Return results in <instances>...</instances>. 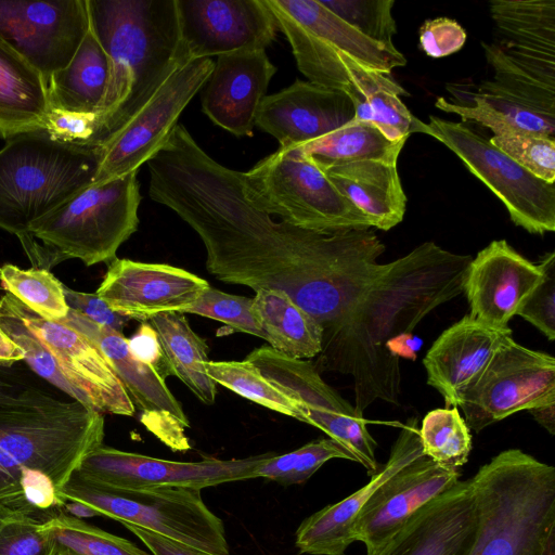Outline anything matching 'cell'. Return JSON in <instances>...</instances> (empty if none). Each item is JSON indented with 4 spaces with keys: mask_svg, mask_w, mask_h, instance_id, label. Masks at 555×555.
Returning a JSON list of instances; mask_svg holds the SVG:
<instances>
[{
    "mask_svg": "<svg viewBox=\"0 0 555 555\" xmlns=\"http://www.w3.org/2000/svg\"><path fill=\"white\" fill-rule=\"evenodd\" d=\"M103 438V414L61 391L31 384L0 398V524L62 511V488Z\"/></svg>",
    "mask_w": 555,
    "mask_h": 555,
    "instance_id": "cell-1",
    "label": "cell"
},
{
    "mask_svg": "<svg viewBox=\"0 0 555 555\" xmlns=\"http://www.w3.org/2000/svg\"><path fill=\"white\" fill-rule=\"evenodd\" d=\"M89 25L109 62L99 112L101 143L135 114L180 66L176 0H87Z\"/></svg>",
    "mask_w": 555,
    "mask_h": 555,
    "instance_id": "cell-2",
    "label": "cell"
},
{
    "mask_svg": "<svg viewBox=\"0 0 555 555\" xmlns=\"http://www.w3.org/2000/svg\"><path fill=\"white\" fill-rule=\"evenodd\" d=\"M472 478L478 529L468 555H541L555 528V467L508 449Z\"/></svg>",
    "mask_w": 555,
    "mask_h": 555,
    "instance_id": "cell-3",
    "label": "cell"
},
{
    "mask_svg": "<svg viewBox=\"0 0 555 555\" xmlns=\"http://www.w3.org/2000/svg\"><path fill=\"white\" fill-rule=\"evenodd\" d=\"M138 171L90 184L31 224L24 251L34 268L51 270L79 259L86 266L111 262L138 229L141 202Z\"/></svg>",
    "mask_w": 555,
    "mask_h": 555,
    "instance_id": "cell-4",
    "label": "cell"
},
{
    "mask_svg": "<svg viewBox=\"0 0 555 555\" xmlns=\"http://www.w3.org/2000/svg\"><path fill=\"white\" fill-rule=\"evenodd\" d=\"M99 146L65 144L47 132L10 138L0 150V229L30 236L33 223L93 182Z\"/></svg>",
    "mask_w": 555,
    "mask_h": 555,
    "instance_id": "cell-5",
    "label": "cell"
},
{
    "mask_svg": "<svg viewBox=\"0 0 555 555\" xmlns=\"http://www.w3.org/2000/svg\"><path fill=\"white\" fill-rule=\"evenodd\" d=\"M241 180L246 198L256 208L289 224L319 232L373 227L299 146L279 147L241 172Z\"/></svg>",
    "mask_w": 555,
    "mask_h": 555,
    "instance_id": "cell-6",
    "label": "cell"
},
{
    "mask_svg": "<svg viewBox=\"0 0 555 555\" xmlns=\"http://www.w3.org/2000/svg\"><path fill=\"white\" fill-rule=\"evenodd\" d=\"M61 496L89 506L99 516L159 533L208 555H230L223 522L206 506L201 490L116 489L87 481L74 472Z\"/></svg>",
    "mask_w": 555,
    "mask_h": 555,
    "instance_id": "cell-7",
    "label": "cell"
},
{
    "mask_svg": "<svg viewBox=\"0 0 555 555\" xmlns=\"http://www.w3.org/2000/svg\"><path fill=\"white\" fill-rule=\"evenodd\" d=\"M264 2L287 38L299 72L312 83L343 91L349 83L345 56L385 73L406 64L398 49L365 38L320 0Z\"/></svg>",
    "mask_w": 555,
    "mask_h": 555,
    "instance_id": "cell-8",
    "label": "cell"
},
{
    "mask_svg": "<svg viewBox=\"0 0 555 555\" xmlns=\"http://www.w3.org/2000/svg\"><path fill=\"white\" fill-rule=\"evenodd\" d=\"M421 132L452 151L504 204L516 225L541 235L555 230V183L537 178L464 122L430 115Z\"/></svg>",
    "mask_w": 555,
    "mask_h": 555,
    "instance_id": "cell-9",
    "label": "cell"
},
{
    "mask_svg": "<svg viewBox=\"0 0 555 555\" xmlns=\"http://www.w3.org/2000/svg\"><path fill=\"white\" fill-rule=\"evenodd\" d=\"M250 361L276 388L297 402L302 422L324 431L341 444L370 476L379 470L377 443L354 405L326 384L315 364L286 357L269 345L254 349Z\"/></svg>",
    "mask_w": 555,
    "mask_h": 555,
    "instance_id": "cell-10",
    "label": "cell"
},
{
    "mask_svg": "<svg viewBox=\"0 0 555 555\" xmlns=\"http://www.w3.org/2000/svg\"><path fill=\"white\" fill-rule=\"evenodd\" d=\"M214 66L211 59H199L176 69L135 114L99 145V166L91 184L138 171L153 158Z\"/></svg>",
    "mask_w": 555,
    "mask_h": 555,
    "instance_id": "cell-11",
    "label": "cell"
},
{
    "mask_svg": "<svg viewBox=\"0 0 555 555\" xmlns=\"http://www.w3.org/2000/svg\"><path fill=\"white\" fill-rule=\"evenodd\" d=\"M555 403V359L507 336L460 403L464 420L479 433L530 409Z\"/></svg>",
    "mask_w": 555,
    "mask_h": 555,
    "instance_id": "cell-12",
    "label": "cell"
},
{
    "mask_svg": "<svg viewBox=\"0 0 555 555\" xmlns=\"http://www.w3.org/2000/svg\"><path fill=\"white\" fill-rule=\"evenodd\" d=\"M273 454L270 452L244 459L210 457L198 462H177L101 444L83 459L75 474L87 481L116 489L202 490L224 482L256 478V469Z\"/></svg>",
    "mask_w": 555,
    "mask_h": 555,
    "instance_id": "cell-13",
    "label": "cell"
},
{
    "mask_svg": "<svg viewBox=\"0 0 555 555\" xmlns=\"http://www.w3.org/2000/svg\"><path fill=\"white\" fill-rule=\"evenodd\" d=\"M56 322L80 332L98 347L134 408L141 411L140 421L147 430L173 451L191 448L185 435L190 423L180 402L156 370L131 353L122 333L99 325L70 308L67 315Z\"/></svg>",
    "mask_w": 555,
    "mask_h": 555,
    "instance_id": "cell-14",
    "label": "cell"
},
{
    "mask_svg": "<svg viewBox=\"0 0 555 555\" xmlns=\"http://www.w3.org/2000/svg\"><path fill=\"white\" fill-rule=\"evenodd\" d=\"M0 299L52 354L80 402L101 414L134 415L121 380L91 340L67 325L39 317L9 293Z\"/></svg>",
    "mask_w": 555,
    "mask_h": 555,
    "instance_id": "cell-15",
    "label": "cell"
},
{
    "mask_svg": "<svg viewBox=\"0 0 555 555\" xmlns=\"http://www.w3.org/2000/svg\"><path fill=\"white\" fill-rule=\"evenodd\" d=\"M89 29L87 0H0V38L49 80Z\"/></svg>",
    "mask_w": 555,
    "mask_h": 555,
    "instance_id": "cell-16",
    "label": "cell"
},
{
    "mask_svg": "<svg viewBox=\"0 0 555 555\" xmlns=\"http://www.w3.org/2000/svg\"><path fill=\"white\" fill-rule=\"evenodd\" d=\"M176 4L190 61L266 50L279 30L264 0H176Z\"/></svg>",
    "mask_w": 555,
    "mask_h": 555,
    "instance_id": "cell-17",
    "label": "cell"
},
{
    "mask_svg": "<svg viewBox=\"0 0 555 555\" xmlns=\"http://www.w3.org/2000/svg\"><path fill=\"white\" fill-rule=\"evenodd\" d=\"M460 470L443 467L423 453L387 479L363 506L353 524L354 541L366 555L380 548L408 520L460 480Z\"/></svg>",
    "mask_w": 555,
    "mask_h": 555,
    "instance_id": "cell-18",
    "label": "cell"
},
{
    "mask_svg": "<svg viewBox=\"0 0 555 555\" xmlns=\"http://www.w3.org/2000/svg\"><path fill=\"white\" fill-rule=\"evenodd\" d=\"M208 287L205 279L178 267L115 258L95 294L115 312L147 321L162 312L183 313Z\"/></svg>",
    "mask_w": 555,
    "mask_h": 555,
    "instance_id": "cell-19",
    "label": "cell"
},
{
    "mask_svg": "<svg viewBox=\"0 0 555 555\" xmlns=\"http://www.w3.org/2000/svg\"><path fill=\"white\" fill-rule=\"evenodd\" d=\"M542 279L540 263L526 259L505 240L492 241L467 268L468 315L490 328L511 330L508 322Z\"/></svg>",
    "mask_w": 555,
    "mask_h": 555,
    "instance_id": "cell-20",
    "label": "cell"
},
{
    "mask_svg": "<svg viewBox=\"0 0 555 555\" xmlns=\"http://www.w3.org/2000/svg\"><path fill=\"white\" fill-rule=\"evenodd\" d=\"M478 529L473 478L436 496L371 555H468Z\"/></svg>",
    "mask_w": 555,
    "mask_h": 555,
    "instance_id": "cell-21",
    "label": "cell"
},
{
    "mask_svg": "<svg viewBox=\"0 0 555 555\" xmlns=\"http://www.w3.org/2000/svg\"><path fill=\"white\" fill-rule=\"evenodd\" d=\"M353 118V105L344 91L297 79L266 95L256 126L287 149L315 141Z\"/></svg>",
    "mask_w": 555,
    "mask_h": 555,
    "instance_id": "cell-22",
    "label": "cell"
},
{
    "mask_svg": "<svg viewBox=\"0 0 555 555\" xmlns=\"http://www.w3.org/2000/svg\"><path fill=\"white\" fill-rule=\"evenodd\" d=\"M275 72L266 50L219 55L203 86V112L228 132L251 137L258 109Z\"/></svg>",
    "mask_w": 555,
    "mask_h": 555,
    "instance_id": "cell-23",
    "label": "cell"
},
{
    "mask_svg": "<svg viewBox=\"0 0 555 555\" xmlns=\"http://www.w3.org/2000/svg\"><path fill=\"white\" fill-rule=\"evenodd\" d=\"M417 417L409 418L391 447L387 462L370 481L344 500L307 517L295 534L300 554L344 555L353 538V524L376 490L401 467L423 453Z\"/></svg>",
    "mask_w": 555,
    "mask_h": 555,
    "instance_id": "cell-24",
    "label": "cell"
},
{
    "mask_svg": "<svg viewBox=\"0 0 555 555\" xmlns=\"http://www.w3.org/2000/svg\"><path fill=\"white\" fill-rule=\"evenodd\" d=\"M512 330L496 331L468 314L442 332L423 364L427 384L439 391L447 408L459 406Z\"/></svg>",
    "mask_w": 555,
    "mask_h": 555,
    "instance_id": "cell-25",
    "label": "cell"
},
{
    "mask_svg": "<svg viewBox=\"0 0 555 555\" xmlns=\"http://www.w3.org/2000/svg\"><path fill=\"white\" fill-rule=\"evenodd\" d=\"M397 162L398 158L365 159L322 170L374 228L388 231L402 221L406 209Z\"/></svg>",
    "mask_w": 555,
    "mask_h": 555,
    "instance_id": "cell-26",
    "label": "cell"
},
{
    "mask_svg": "<svg viewBox=\"0 0 555 555\" xmlns=\"http://www.w3.org/2000/svg\"><path fill=\"white\" fill-rule=\"evenodd\" d=\"M454 94L449 101L439 96L435 106L489 128L494 134L507 132L535 133L555 137V115L541 112L492 88L486 80L476 89L450 87Z\"/></svg>",
    "mask_w": 555,
    "mask_h": 555,
    "instance_id": "cell-27",
    "label": "cell"
},
{
    "mask_svg": "<svg viewBox=\"0 0 555 555\" xmlns=\"http://www.w3.org/2000/svg\"><path fill=\"white\" fill-rule=\"evenodd\" d=\"M349 83L343 90L350 99L354 119L375 126L388 140L408 139L421 132L423 121L414 117L401 100L409 95L391 76L345 59Z\"/></svg>",
    "mask_w": 555,
    "mask_h": 555,
    "instance_id": "cell-28",
    "label": "cell"
},
{
    "mask_svg": "<svg viewBox=\"0 0 555 555\" xmlns=\"http://www.w3.org/2000/svg\"><path fill=\"white\" fill-rule=\"evenodd\" d=\"M48 111L47 80L0 38V137L43 131Z\"/></svg>",
    "mask_w": 555,
    "mask_h": 555,
    "instance_id": "cell-29",
    "label": "cell"
},
{
    "mask_svg": "<svg viewBox=\"0 0 555 555\" xmlns=\"http://www.w3.org/2000/svg\"><path fill=\"white\" fill-rule=\"evenodd\" d=\"M495 43L513 56L555 61V0H491Z\"/></svg>",
    "mask_w": 555,
    "mask_h": 555,
    "instance_id": "cell-30",
    "label": "cell"
},
{
    "mask_svg": "<svg viewBox=\"0 0 555 555\" xmlns=\"http://www.w3.org/2000/svg\"><path fill=\"white\" fill-rule=\"evenodd\" d=\"M108 80V57L89 25L70 62L48 80L49 108L98 113Z\"/></svg>",
    "mask_w": 555,
    "mask_h": 555,
    "instance_id": "cell-31",
    "label": "cell"
},
{
    "mask_svg": "<svg viewBox=\"0 0 555 555\" xmlns=\"http://www.w3.org/2000/svg\"><path fill=\"white\" fill-rule=\"evenodd\" d=\"M253 310L264 340L275 351L300 360L321 353L322 327L284 292L257 291Z\"/></svg>",
    "mask_w": 555,
    "mask_h": 555,
    "instance_id": "cell-32",
    "label": "cell"
},
{
    "mask_svg": "<svg viewBox=\"0 0 555 555\" xmlns=\"http://www.w3.org/2000/svg\"><path fill=\"white\" fill-rule=\"evenodd\" d=\"M156 331L171 375L180 378L205 404L216 400V383L208 376L205 362L208 346L190 326L184 313L162 312L147 320Z\"/></svg>",
    "mask_w": 555,
    "mask_h": 555,
    "instance_id": "cell-33",
    "label": "cell"
},
{
    "mask_svg": "<svg viewBox=\"0 0 555 555\" xmlns=\"http://www.w3.org/2000/svg\"><path fill=\"white\" fill-rule=\"evenodd\" d=\"M408 139L388 140L375 126L354 118L310 143L300 145L321 169L365 159L399 158Z\"/></svg>",
    "mask_w": 555,
    "mask_h": 555,
    "instance_id": "cell-34",
    "label": "cell"
},
{
    "mask_svg": "<svg viewBox=\"0 0 555 555\" xmlns=\"http://www.w3.org/2000/svg\"><path fill=\"white\" fill-rule=\"evenodd\" d=\"M493 72L486 80L495 90L550 115H555V69L517 62L495 43H481Z\"/></svg>",
    "mask_w": 555,
    "mask_h": 555,
    "instance_id": "cell-35",
    "label": "cell"
},
{
    "mask_svg": "<svg viewBox=\"0 0 555 555\" xmlns=\"http://www.w3.org/2000/svg\"><path fill=\"white\" fill-rule=\"evenodd\" d=\"M204 366L216 384L259 405L302 422L297 402L267 380L250 361L209 360Z\"/></svg>",
    "mask_w": 555,
    "mask_h": 555,
    "instance_id": "cell-36",
    "label": "cell"
},
{
    "mask_svg": "<svg viewBox=\"0 0 555 555\" xmlns=\"http://www.w3.org/2000/svg\"><path fill=\"white\" fill-rule=\"evenodd\" d=\"M0 284L7 293L46 320L60 321L69 311L64 285L49 270L21 269L5 263L0 267Z\"/></svg>",
    "mask_w": 555,
    "mask_h": 555,
    "instance_id": "cell-37",
    "label": "cell"
},
{
    "mask_svg": "<svg viewBox=\"0 0 555 555\" xmlns=\"http://www.w3.org/2000/svg\"><path fill=\"white\" fill-rule=\"evenodd\" d=\"M420 440L424 454L443 467L459 470L468 461L472 435L457 406L429 411Z\"/></svg>",
    "mask_w": 555,
    "mask_h": 555,
    "instance_id": "cell-38",
    "label": "cell"
},
{
    "mask_svg": "<svg viewBox=\"0 0 555 555\" xmlns=\"http://www.w3.org/2000/svg\"><path fill=\"white\" fill-rule=\"evenodd\" d=\"M55 551L77 555H152L124 538L106 532L64 509L43 522Z\"/></svg>",
    "mask_w": 555,
    "mask_h": 555,
    "instance_id": "cell-39",
    "label": "cell"
},
{
    "mask_svg": "<svg viewBox=\"0 0 555 555\" xmlns=\"http://www.w3.org/2000/svg\"><path fill=\"white\" fill-rule=\"evenodd\" d=\"M332 459L356 462L351 453L337 441L323 438L282 455L274 453L256 469V478L263 477L283 486L300 485Z\"/></svg>",
    "mask_w": 555,
    "mask_h": 555,
    "instance_id": "cell-40",
    "label": "cell"
},
{
    "mask_svg": "<svg viewBox=\"0 0 555 555\" xmlns=\"http://www.w3.org/2000/svg\"><path fill=\"white\" fill-rule=\"evenodd\" d=\"M332 13L363 35L388 49H396L393 0H320Z\"/></svg>",
    "mask_w": 555,
    "mask_h": 555,
    "instance_id": "cell-41",
    "label": "cell"
},
{
    "mask_svg": "<svg viewBox=\"0 0 555 555\" xmlns=\"http://www.w3.org/2000/svg\"><path fill=\"white\" fill-rule=\"evenodd\" d=\"M0 325L23 349L24 361H26L36 375L49 383L53 388L79 401L76 391L60 371L52 354L1 299Z\"/></svg>",
    "mask_w": 555,
    "mask_h": 555,
    "instance_id": "cell-42",
    "label": "cell"
},
{
    "mask_svg": "<svg viewBox=\"0 0 555 555\" xmlns=\"http://www.w3.org/2000/svg\"><path fill=\"white\" fill-rule=\"evenodd\" d=\"M489 141L537 178L555 183V138L507 132L494 134Z\"/></svg>",
    "mask_w": 555,
    "mask_h": 555,
    "instance_id": "cell-43",
    "label": "cell"
},
{
    "mask_svg": "<svg viewBox=\"0 0 555 555\" xmlns=\"http://www.w3.org/2000/svg\"><path fill=\"white\" fill-rule=\"evenodd\" d=\"M183 313L217 320L233 331L264 339L253 310V298L227 294L209 286Z\"/></svg>",
    "mask_w": 555,
    "mask_h": 555,
    "instance_id": "cell-44",
    "label": "cell"
},
{
    "mask_svg": "<svg viewBox=\"0 0 555 555\" xmlns=\"http://www.w3.org/2000/svg\"><path fill=\"white\" fill-rule=\"evenodd\" d=\"M54 541L44 524L17 515L0 524V555H53Z\"/></svg>",
    "mask_w": 555,
    "mask_h": 555,
    "instance_id": "cell-45",
    "label": "cell"
},
{
    "mask_svg": "<svg viewBox=\"0 0 555 555\" xmlns=\"http://www.w3.org/2000/svg\"><path fill=\"white\" fill-rule=\"evenodd\" d=\"M543 270L542 281L526 297L517 310L548 340L555 339V254L547 253L539 262Z\"/></svg>",
    "mask_w": 555,
    "mask_h": 555,
    "instance_id": "cell-46",
    "label": "cell"
},
{
    "mask_svg": "<svg viewBox=\"0 0 555 555\" xmlns=\"http://www.w3.org/2000/svg\"><path fill=\"white\" fill-rule=\"evenodd\" d=\"M43 131L53 140L72 145L99 146L101 129L96 113L49 108Z\"/></svg>",
    "mask_w": 555,
    "mask_h": 555,
    "instance_id": "cell-47",
    "label": "cell"
},
{
    "mask_svg": "<svg viewBox=\"0 0 555 555\" xmlns=\"http://www.w3.org/2000/svg\"><path fill=\"white\" fill-rule=\"evenodd\" d=\"M467 35L449 17L426 20L420 28V47L430 57H443L462 49Z\"/></svg>",
    "mask_w": 555,
    "mask_h": 555,
    "instance_id": "cell-48",
    "label": "cell"
},
{
    "mask_svg": "<svg viewBox=\"0 0 555 555\" xmlns=\"http://www.w3.org/2000/svg\"><path fill=\"white\" fill-rule=\"evenodd\" d=\"M65 300L68 307L92 322L122 333L129 318L121 315L109 308L95 293H82L70 289L64 285Z\"/></svg>",
    "mask_w": 555,
    "mask_h": 555,
    "instance_id": "cell-49",
    "label": "cell"
},
{
    "mask_svg": "<svg viewBox=\"0 0 555 555\" xmlns=\"http://www.w3.org/2000/svg\"><path fill=\"white\" fill-rule=\"evenodd\" d=\"M128 344L131 353L138 360L153 366L164 379L171 375L157 333L149 321H142L134 335L128 339Z\"/></svg>",
    "mask_w": 555,
    "mask_h": 555,
    "instance_id": "cell-50",
    "label": "cell"
},
{
    "mask_svg": "<svg viewBox=\"0 0 555 555\" xmlns=\"http://www.w3.org/2000/svg\"><path fill=\"white\" fill-rule=\"evenodd\" d=\"M122 525L143 542L152 555H208L193 546L159 533L131 524L124 522Z\"/></svg>",
    "mask_w": 555,
    "mask_h": 555,
    "instance_id": "cell-51",
    "label": "cell"
},
{
    "mask_svg": "<svg viewBox=\"0 0 555 555\" xmlns=\"http://www.w3.org/2000/svg\"><path fill=\"white\" fill-rule=\"evenodd\" d=\"M422 339L413 333L398 335L387 344L388 351L397 359L404 358L414 361L422 347Z\"/></svg>",
    "mask_w": 555,
    "mask_h": 555,
    "instance_id": "cell-52",
    "label": "cell"
},
{
    "mask_svg": "<svg viewBox=\"0 0 555 555\" xmlns=\"http://www.w3.org/2000/svg\"><path fill=\"white\" fill-rule=\"evenodd\" d=\"M29 385L28 379L12 365L0 364V398L16 393Z\"/></svg>",
    "mask_w": 555,
    "mask_h": 555,
    "instance_id": "cell-53",
    "label": "cell"
},
{
    "mask_svg": "<svg viewBox=\"0 0 555 555\" xmlns=\"http://www.w3.org/2000/svg\"><path fill=\"white\" fill-rule=\"evenodd\" d=\"M23 349L5 333L0 325V364L13 365L24 361Z\"/></svg>",
    "mask_w": 555,
    "mask_h": 555,
    "instance_id": "cell-54",
    "label": "cell"
},
{
    "mask_svg": "<svg viewBox=\"0 0 555 555\" xmlns=\"http://www.w3.org/2000/svg\"><path fill=\"white\" fill-rule=\"evenodd\" d=\"M529 412L551 435L555 434V403L533 408Z\"/></svg>",
    "mask_w": 555,
    "mask_h": 555,
    "instance_id": "cell-55",
    "label": "cell"
},
{
    "mask_svg": "<svg viewBox=\"0 0 555 555\" xmlns=\"http://www.w3.org/2000/svg\"><path fill=\"white\" fill-rule=\"evenodd\" d=\"M64 508L67 511L66 513L70 514L75 517H79V518H89V517H93V516H99L95 511H93L89 506L83 505L78 502L67 501L65 503L63 509Z\"/></svg>",
    "mask_w": 555,
    "mask_h": 555,
    "instance_id": "cell-56",
    "label": "cell"
},
{
    "mask_svg": "<svg viewBox=\"0 0 555 555\" xmlns=\"http://www.w3.org/2000/svg\"><path fill=\"white\" fill-rule=\"evenodd\" d=\"M541 555H555V528L548 532Z\"/></svg>",
    "mask_w": 555,
    "mask_h": 555,
    "instance_id": "cell-57",
    "label": "cell"
},
{
    "mask_svg": "<svg viewBox=\"0 0 555 555\" xmlns=\"http://www.w3.org/2000/svg\"><path fill=\"white\" fill-rule=\"evenodd\" d=\"M53 555H77L66 551H55Z\"/></svg>",
    "mask_w": 555,
    "mask_h": 555,
    "instance_id": "cell-58",
    "label": "cell"
}]
</instances>
